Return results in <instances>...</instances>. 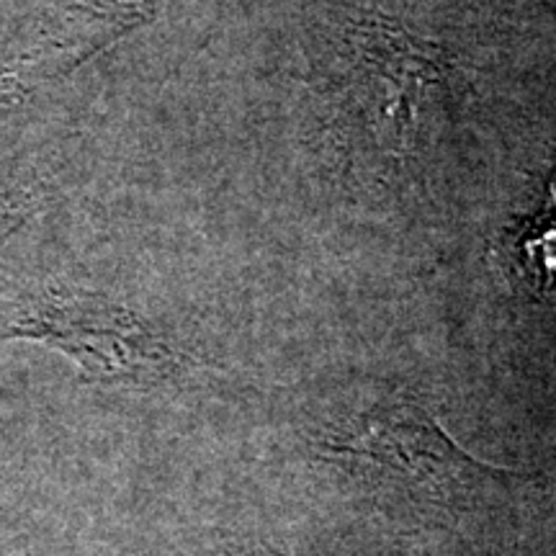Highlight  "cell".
<instances>
[{
    "mask_svg": "<svg viewBox=\"0 0 556 556\" xmlns=\"http://www.w3.org/2000/svg\"><path fill=\"white\" fill-rule=\"evenodd\" d=\"M323 448L409 503L451 513L477 505L486 486L518 479L471 458L420 402L405 397L364 409L325 438Z\"/></svg>",
    "mask_w": 556,
    "mask_h": 556,
    "instance_id": "6da1fadb",
    "label": "cell"
},
{
    "mask_svg": "<svg viewBox=\"0 0 556 556\" xmlns=\"http://www.w3.org/2000/svg\"><path fill=\"white\" fill-rule=\"evenodd\" d=\"M34 338L78 361L88 379L152 381L176 368V353L129 309L93 294H45L18 304L0 338Z\"/></svg>",
    "mask_w": 556,
    "mask_h": 556,
    "instance_id": "7a4b0ae2",
    "label": "cell"
},
{
    "mask_svg": "<svg viewBox=\"0 0 556 556\" xmlns=\"http://www.w3.org/2000/svg\"><path fill=\"white\" fill-rule=\"evenodd\" d=\"M165 0H67V16L37 50L0 70V106L73 73L83 62L155 18Z\"/></svg>",
    "mask_w": 556,
    "mask_h": 556,
    "instance_id": "277c9868",
    "label": "cell"
},
{
    "mask_svg": "<svg viewBox=\"0 0 556 556\" xmlns=\"http://www.w3.org/2000/svg\"><path fill=\"white\" fill-rule=\"evenodd\" d=\"M351 45L356 54V73L368 90V106L379 127L387 129L392 148H405L422 99L446 78V54L384 18L356 24Z\"/></svg>",
    "mask_w": 556,
    "mask_h": 556,
    "instance_id": "3957f363",
    "label": "cell"
},
{
    "mask_svg": "<svg viewBox=\"0 0 556 556\" xmlns=\"http://www.w3.org/2000/svg\"><path fill=\"white\" fill-rule=\"evenodd\" d=\"M21 217H24V204L11 197H0V240L18 225Z\"/></svg>",
    "mask_w": 556,
    "mask_h": 556,
    "instance_id": "5b68a950",
    "label": "cell"
}]
</instances>
